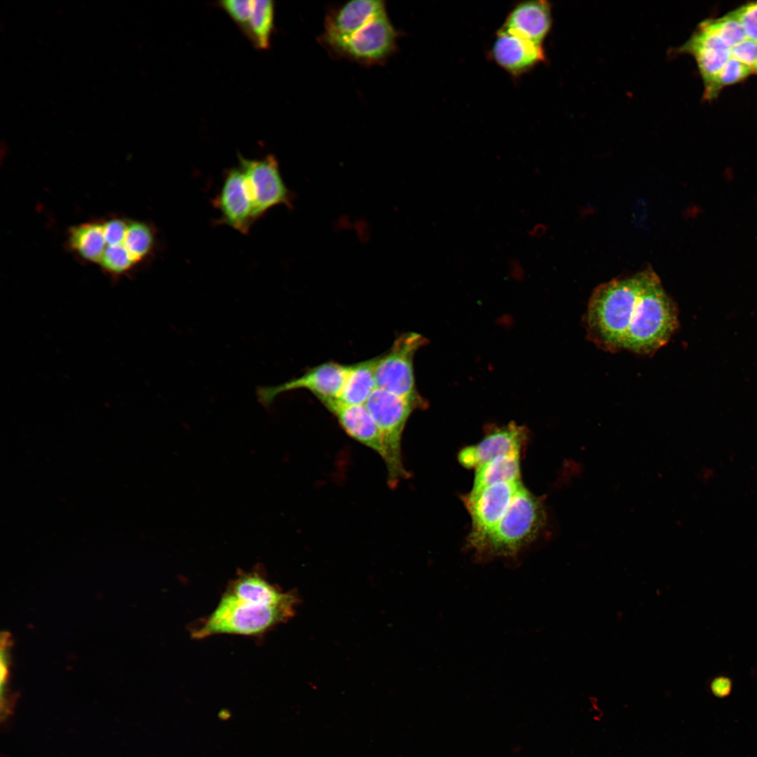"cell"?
<instances>
[{
	"label": "cell",
	"mask_w": 757,
	"mask_h": 757,
	"mask_svg": "<svg viewBox=\"0 0 757 757\" xmlns=\"http://www.w3.org/2000/svg\"><path fill=\"white\" fill-rule=\"evenodd\" d=\"M646 268L598 286L589 300L585 323L589 338L610 352L623 350Z\"/></svg>",
	"instance_id": "6da1fadb"
},
{
	"label": "cell",
	"mask_w": 757,
	"mask_h": 757,
	"mask_svg": "<svg viewBox=\"0 0 757 757\" xmlns=\"http://www.w3.org/2000/svg\"><path fill=\"white\" fill-rule=\"evenodd\" d=\"M296 596L278 604L240 598L224 592L217 606L194 626L191 637L202 639L219 634L259 636L285 622L294 613Z\"/></svg>",
	"instance_id": "7a4b0ae2"
},
{
	"label": "cell",
	"mask_w": 757,
	"mask_h": 757,
	"mask_svg": "<svg viewBox=\"0 0 757 757\" xmlns=\"http://www.w3.org/2000/svg\"><path fill=\"white\" fill-rule=\"evenodd\" d=\"M678 326V309L654 271L646 268L623 349L650 355L665 345Z\"/></svg>",
	"instance_id": "3957f363"
},
{
	"label": "cell",
	"mask_w": 757,
	"mask_h": 757,
	"mask_svg": "<svg viewBox=\"0 0 757 757\" xmlns=\"http://www.w3.org/2000/svg\"><path fill=\"white\" fill-rule=\"evenodd\" d=\"M545 520L540 500L522 486L493 528L469 545L482 561L512 558L536 538Z\"/></svg>",
	"instance_id": "277c9868"
},
{
	"label": "cell",
	"mask_w": 757,
	"mask_h": 757,
	"mask_svg": "<svg viewBox=\"0 0 757 757\" xmlns=\"http://www.w3.org/2000/svg\"><path fill=\"white\" fill-rule=\"evenodd\" d=\"M364 404L380 432L388 483L394 488L407 475L401 452V440L405 425L413 411L425 408L426 402L402 397L376 388Z\"/></svg>",
	"instance_id": "5b68a950"
},
{
	"label": "cell",
	"mask_w": 757,
	"mask_h": 757,
	"mask_svg": "<svg viewBox=\"0 0 757 757\" xmlns=\"http://www.w3.org/2000/svg\"><path fill=\"white\" fill-rule=\"evenodd\" d=\"M398 35L385 13L348 36L319 40L332 56L371 65L386 61L394 53Z\"/></svg>",
	"instance_id": "8992f818"
},
{
	"label": "cell",
	"mask_w": 757,
	"mask_h": 757,
	"mask_svg": "<svg viewBox=\"0 0 757 757\" xmlns=\"http://www.w3.org/2000/svg\"><path fill=\"white\" fill-rule=\"evenodd\" d=\"M425 343L423 336L412 332L397 337L387 353L378 356L375 368L376 388L402 397L425 402L416 390L414 358Z\"/></svg>",
	"instance_id": "52a82bcc"
},
{
	"label": "cell",
	"mask_w": 757,
	"mask_h": 757,
	"mask_svg": "<svg viewBox=\"0 0 757 757\" xmlns=\"http://www.w3.org/2000/svg\"><path fill=\"white\" fill-rule=\"evenodd\" d=\"M252 200L257 219L277 205L291 208L294 196L280 174L278 162L271 154L259 159L238 156Z\"/></svg>",
	"instance_id": "ba28073f"
},
{
	"label": "cell",
	"mask_w": 757,
	"mask_h": 757,
	"mask_svg": "<svg viewBox=\"0 0 757 757\" xmlns=\"http://www.w3.org/2000/svg\"><path fill=\"white\" fill-rule=\"evenodd\" d=\"M348 365L329 361L308 369L301 376L280 385L257 389L259 402L269 407L280 394L297 389H306L320 402L338 400L341 392Z\"/></svg>",
	"instance_id": "9c48e42d"
},
{
	"label": "cell",
	"mask_w": 757,
	"mask_h": 757,
	"mask_svg": "<svg viewBox=\"0 0 757 757\" xmlns=\"http://www.w3.org/2000/svg\"><path fill=\"white\" fill-rule=\"evenodd\" d=\"M521 487L519 480L472 489L465 498L472 526L469 542L482 537L493 528L505 514Z\"/></svg>",
	"instance_id": "30bf717a"
},
{
	"label": "cell",
	"mask_w": 757,
	"mask_h": 757,
	"mask_svg": "<svg viewBox=\"0 0 757 757\" xmlns=\"http://www.w3.org/2000/svg\"><path fill=\"white\" fill-rule=\"evenodd\" d=\"M213 204L220 213L219 222L243 234L257 220L245 175L239 166L226 170Z\"/></svg>",
	"instance_id": "8fae6325"
},
{
	"label": "cell",
	"mask_w": 757,
	"mask_h": 757,
	"mask_svg": "<svg viewBox=\"0 0 757 757\" xmlns=\"http://www.w3.org/2000/svg\"><path fill=\"white\" fill-rule=\"evenodd\" d=\"M526 439L525 428L510 423L493 429L478 444L462 449L458 460L466 468H477L498 457L520 453Z\"/></svg>",
	"instance_id": "7c38bea8"
},
{
	"label": "cell",
	"mask_w": 757,
	"mask_h": 757,
	"mask_svg": "<svg viewBox=\"0 0 757 757\" xmlns=\"http://www.w3.org/2000/svg\"><path fill=\"white\" fill-rule=\"evenodd\" d=\"M387 13L381 0H354L334 8L327 14L324 32L319 39H336L355 32L375 18Z\"/></svg>",
	"instance_id": "4fadbf2b"
},
{
	"label": "cell",
	"mask_w": 757,
	"mask_h": 757,
	"mask_svg": "<svg viewBox=\"0 0 757 757\" xmlns=\"http://www.w3.org/2000/svg\"><path fill=\"white\" fill-rule=\"evenodd\" d=\"M678 50L695 58L704 83L705 97L730 57V48L713 34L697 27Z\"/></svg>",
	"instance_id": "5bb4252c"
},
{
	"label": "cell",
	"mask_w": 757,
	"mask_h": 757,
	"mask_svg": "<svg viewBox=\"0 0 757 757\" xmlns=\"http://www.w3.org/2000/svg\"><path fill=\"white\" fill-rule=\"evenodd\" d=\"M492 55L498 64L517 76L544 60L542 45L500 29L494 41Z\"/></svg>",
	"instance_id": "9a60e30c"
},
{
	"label": "cell",
	"mask_w": 757,
	"mask_h": 757,
	"mask_svg": "<svg viewBox=\"0 0 757 757\" xmlns=\"http://www.w3.org/2000/svg\"><path fill=\"white\" fill-rule=\"evenodd\" d=\"M337 419L346 433L384 457L378 428L365 404H346L338 400L322 403Z\"/></svg>",
	"instance_id": "2e32d148"
},
{
	"label": "cell",
	"mask_w": 757,
	"mask_h": 757,
	"mask_svg": "<svg viewBox=\"0 0 757 757\" xmlns=\"http://www.w3.org/2000/svg\"><path fill=\"white\" fill-rule=\"evenodd\" d=\"M551 25L550 4L546 1H530L516 6L501 29L541 45Z\"/></svg>",
	"instance_id": "e0dca14e"
},
{
	"label": "cell",
	"mask_w": 757,
	"mask_h": 757,
	"mask_svg": "<svg viewBox=\"0 0 757 757\" xmlns=\"http://www.w3.org/2000/svg\"><path fill=\"white\" fill-rule=\"evenodd\" d=\"M378 356L348 365L346 379L338 398L346 404H364L376 388L375 368Z\"/></svg>",
	"instance_id": "ac0fdd59"
},
{
	"label": "cell",
	"mask_w": 757,
	"mask_h": 757,
	"mask_svg": "<svg viewBox=\"0 0 757 757\" xmlns=\"http://www.w3.org/2000/svg\"><path fill=\"white\" fill-rule=\"evenodd\" d=\"M519 453L505 455L477 467L472 489L519 481Z\"/></svg>",
	"instance_id": "d6986e66"
},
{
	"label": "cell",
	"mask_w": 757,
	"mask_h": 757,
	"mask_svg": "<svg viewBox=\"0 0 757 757\" xmlns=\"http://www.w3.org/2000/svg\"><path fill=\"white\" fill-rule=\"evenodd\" d=\"M275 6L272 0H254L246 34L259 49H267L274 29Z\"/></svg>",
	"instance_id": "ffe728a7"
},
{
	"label": "cell",
	"mask_w": 757,
	"mask_h": 757,
	"mask_svg": "<svg viewBox=\"0 0 757 757\" xmlns=\"http://www.w3.org/2000/svg\"><path fill=\"white\" fill-rule=\"evenodd\" d=\"M698 27L717 37L729 48L747 39L741 24L729 13L718 18L705 20Z\"/></svg>",
	"instance_id": "44dd1931"
},
{
	"label": "cell",
	"mask_w": 757,
	"mask_h": 757,
	"mask_svg": "<svg viewBox=\"0 0 757 757\" xmlns=\"http://www.w3.org/2000/svg\"><path fill=\"white\" fill-rule=\"evenodd\" d=\"M752 71L751 67L730 57L718 74L705 99L714 97L723 88L741 81Z\"/></svg>",
	"instance_id": "7402d4cb"
},
{
	"label": "cell",
	"mask_w": 757,
	"mask_h": 757,
	"mask_svg": "<svg viewBox=\"0 0 757 757\" xmlns=\"http://www.w3.org/2000/svg\"><path fill=\"white\" fill-rule=\"evenodd\" d=\"M218 3L243 32L246 33L252 12L254 0H222Z\"/></svg>",
	"instance_id": "603a6c76"
},
{
	"label": "cell",
	"mask_w": 757,
	"mask_h": 757,
	"mask_svg": "<svg viewBox=\"0 0 757 757\" xmlns=\"http://www.w3.org/2000/svg\"><path fill=\"white\" fill-rule=\"evenodd\" d=\"M728 13L741 24L748 39L757 41V1L742 5Z\"/></svg>",
	"instance_id": "cb8c5ba5"
},
{
	"label": "cell",
	"mask_w": 757,
	"mask_h": 757,
	"mask_svg": "<svg viewBox=\"0 0 757 757\" xmlns=\"http://www.w3.org/2000/svg\"><path fill=\"white\" fill-rule=\"evenodd\" d=\"M730 57L753 68L757 61V41L746 39L730 48Z\"/></svg>",
	"instance_id": "d4e9b609"
},
{
	"label": "cell",
	"mask_w": 757,
	"mask_h": 757,
	"mask_svg": "<svg viewBox=\"0 0 757 757\" xmlns=\"http://www.w3.org/2000/svg\"><path fill=\"white\" fill-rule=\"evenodd\" d=\"M732 689V680L724 676L714 678L709 683V690L711 694L718 698L728 697Z\"/></svg>",
	"instance_id": "484cf974"
},
{
	"label": "cell",
	"mask_w": 757,
	"mask_h": 757,
	"mask_svg": "<svg viewBox=\"0 0 757 757\" xmlns=\"http://www.w3.org/2000/svg\"><path fill=\"white\" fill-rule=\"evenodd\" d=\"M545 230V227L541 224H537L528 231V234L532 238H537L540 236Z\"/></svg>",
	"instance_id": "4316f807"
},
{
	"label": "cell",
	"mask_w": 757,
	"mask_h": 757,
	"mask_svg": "<svg viewBox=\"0 0 757 757\" xmlns=\"http://www.w3.org/2000/svg\"><path fill=\"white\" fill-rule=\"evenodd\" d=\"M752 70H753V72L757 74V61L756 62L755 64L753 65V67L752 68Z\"/></svg>",
	"instance_id": "83f0119b"
}]
</instances>
